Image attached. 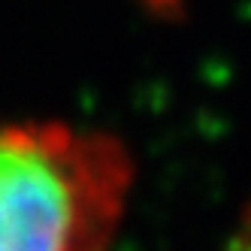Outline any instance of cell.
<instances>
[{"label": "cell", "instance_id": "1", "mask_svg": "<svg viewBox=\"0 0 251 251\" xmlns=\"http://www.w3.org/2000/svg\"><path fill=\"white\" fill-rule=\"evenodd\" d=\"M130 191V157L100 130L0 127V251H106Z\"/></svg>", "mask_w": 251, "mask_h": 251}]
</instances>
